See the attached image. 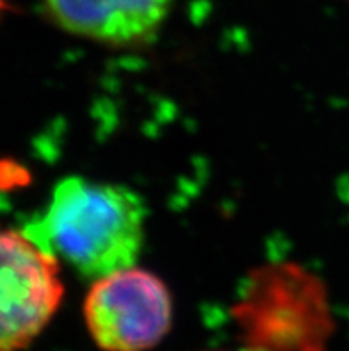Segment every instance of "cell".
<instances>
[{
	"label": "cell",
	"mask_w": 349,
	"mask_h": 351,
	"mask_svg": "<svg viewBox=\"0 0 349 351\" xmlns=\"http://www.w3.org/2000/svg\"><path fill=\"white\" fill-rule=\"evenodd\" d=\"M145 219V204L132 189L67 177L53 189L43 216L25 232L53 257L95 280L136 264Z\"/></svg>",
	"instance_id": "obj_1"
},
{
	"label": "cell",
	"mask_w": 349,
	"mask_h": 351,
	"mask_svg": "<svg viewBox=\"0 0 349 351\" xmlns=\"http://www.w3.org/2000/svg\"><path fill=\"white\" fill-rule=\"evenodd\" d=\"M235 314L248 339H258L269 350H285V343H291L303 351L300 343H305L312 351H323L332 332L324 285L291 263L271 264L253 273Z\"/></svg>",
	"instance_id": "obj_2"
},
{
	"label": "cell",
	"mask_w": 349,
	"mask_h": 351,
	"mask_svg": "<svg viewBox=\"0 0 349 351\" xmlns=\"http://www.w3.org/2000/svg\"><path fill=\"white\" fill-rule=\"evenodd\" d=\"M168 287L148 269L134 266L95 278L84 300V321L104 351H146L169 332Z\"/></svg>",
	"instance_id": "obj_3"
},
{
	"label": "cell",
	"mask_w": 349,
	"mask_h": 351,
	"mask_svg": "<svg viewBox=\"0 0 349 351\" xmlns=\"http://www.w3.org/2000/svg\"><path fill=\"white\" fill-rule=\"evenodd\" d=\"M59 258L25 230L0 225V351H23L61 305Z\"/></svg>",
	"instance_id": "obj_4"
},
{
	"label": "cell",
	"mask_w": 349,
	"mask_h": 351,
	"mask_svg": "<svg viewBox=\"0 0 349 351\" xmlns=\"http://www.w3.org/2000/svg\"><path fill=\"white\" fill-rule=\"evenodd\" d=\"M175 0H43L59 29L95 43L132 49L150 43Z\"/></svg>",
	"instance_id": "obj_5"
},
{
	"label": "cell",
	"mask_w": 349,
	"mask_h": 351,
	"mask_svg": "<svg viewBox=\"0 0 349 351\" xmlns=\"http://www.w3.org/2000/svg\"><path fill=\"white\" fill-rule=\"evenodd\" d=\"M8 0H0V18H2V14L8 11Z\"/></svg>",
	"instance_id": "obj_6"
}]
</instances>
